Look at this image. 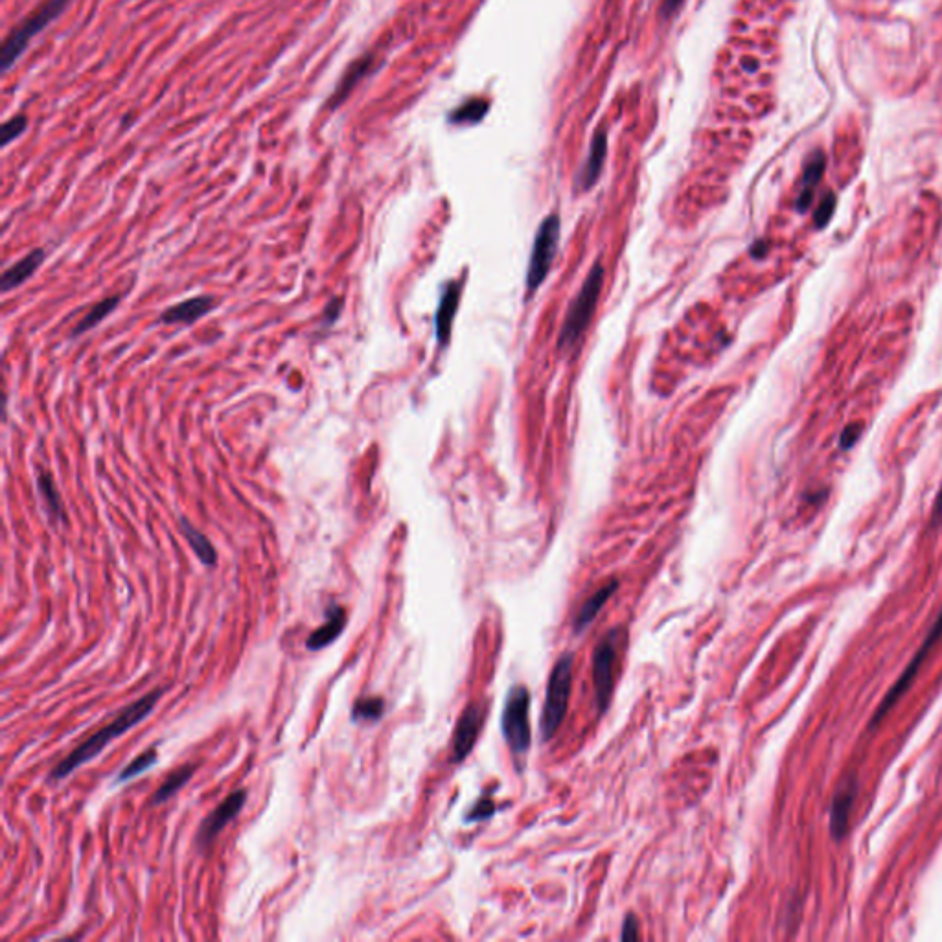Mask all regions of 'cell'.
<instances>
[{
  "mask_svg": "<svg viewBox=\"0 0 942 942\" xmlns=\"http://www.w3.org/2000/svg\"><path fill=\"white\" fill-rule=\"evenodd\" d=\"M370 67H372V58H363L359 59L356 65L346 72L343 83L337 87L335 96L332 98V107L341 105V102H343L346 96L350 94V91L356 87L357 83L367 76L368 72H370Z\"/></svg>",
  "mask_w": 942,
  "mask_h": 942,
  "instance_id": "obj_23",
  "label": "cell"
},
{
  "mask_svg": "<svg viewBox=\"0 0 942 942\" xmlns=\"http://www.w3.org/2000/svg\"><path fill=\"white\" fill-rule=\"evenodd\" d=\"M858 793V781L851 777L847 781L841 782L838 793L830 806V834L836 841L847 836L849 832V819H851V810L856 801Z\"/></svg>",
  "mask_w": 942,
  "mask_h": 942,
  "instance_id": "obj_11",
  "label": "cell"
},
{
  "mask_svg": "<svg viewBox=\"0 0 942 942\" xmlns=\"http://www.w3.org/2000/svg\"><path fill=\"white\" fill-rule=\"evenodd\" d=\"M37 492H39L43 503H45L48 516L52 517L54 521L65 523V521H67L65 505H63V501H61L58 486H56L52 475H50L48 471H39V475H37Z\"/></svg>",
  "mask_w": 942,
  "mask_h": 942,
  "instance_id": "obj_18",
  "label": "cell"
},
{
  "mask_svg": "<svg viewBox=\"0 0 942 942\" xmlns=\"http://www.w3.org/2000/svg\"><path fill=\"white\" fill-rule=\"evenodd\" d=\"M602 286H604V267L600 262H597L591 267L584 286L580 289V293L576 295V299L573 300L571 308L565 315L562 334H560V341H558L560 350L573 348L576 341L586 332L587 324L591 322L593 313L597 310Z\"/></svg>",
  "mask_w": 942,
  "mask_h": 942,
  "instance_id": "obj_2",
  "label": "cell"
},
{
  "mask_svg": "<svg viewBox=\"0 0 942 942\" xmlns=\"http://www.w3.org/2000/svg\"><path fill=\"white\" fill-rule=\"evenodd\" d=\"M942 525V484L939 494H937V499H935V505H933V512H931V527H941Z\"/></svg>",
  "mask_w": 942,
  "mask_h": 942,
  "instance_id": "obj_33",
  "label": "cell"
},
{
  "mask_svg": "<svg viewBox=\"0 0 942 942\" xmlns=\"http://www.w3.org/2000/svg\"><path fill=\"white\" fill-rule=\"evenodd\" d=\"M681 4H683V0H665V2H663V8H661V13H663L665 17H670V15L676 13V10H678Z\"/></svg>",
  "mask_w": 942,
  "mask_h": 942,
  "instance_id": "obj_34",
  "label": "cell"
},
{
  "mask_svg": "<svg viewBox=\"0 0 942 942\" xmlns=\"http://www.w3.org/2000/svg\"><path fill=\"white\" fill-rule=\"evenodd\" d=\"M45 249H34L24 256L23 260L15 262L12 267L4 271L0 278V288L4 293H10L13 289L23 286L24 282L34 276L35 271L45 262Z\"/></svg>",
  "mask_w": 942,
  "mask_h": 942,
  "instance_id": "obj_14",
  "label": "cell"
},
{
  "mask_svg": "<svg viewBox=\"0 0 942 942\" xmlns=\"http://www.w3.org/2000/svg\"><path fill=\"white\" fill-rule=\"evenodd\" d=\"M941 637L942 611L941 615L937 617V621L933 622L930 633H928V637L924 639V643H922V646H920L917 655L911 659V663H909L908 668L904 670V674L898 678L897 683L891 687V690L887 692V696H885L884 701L880 703V707L876 709L873 720H871V729H874V727H878V725L882 724V722H884L885 716H887V713H889V711L895 707V703H897V701L900 700V698H902L906 692H908L909 687H911V683H913V679L917 678V674H919V670L920 667H922V663H924V659L928 657V654L931 652V648L935 646V643H937Z\"/></svg>",
  "mask_w": 942,
  "mask_h": 942,
  "instance_id": "obj_8",
  "label": "cell"
},
{
  "mask_svg": "<svg viewBox=\"0 0 942 942\" xmlns=\"http://www.w3.org/2000/svg\"><path fill=\"white\" fill-rule=\"evenodd\" d=\"M617 586H619V582H617V580H611V582H608L606 586H602L600 589H597V593H593L591 597L587 598L586 604L582 606L580 613L576 615V632H582V630H586L587 626H589L591 622L595 621L598 611H600L602 606L606 604V600H608V598L611 597L613 593H615Z\"/></svg>",
  "mask_w": 942,
  "mask_h": 942,
  "instance_id": "obj_20",
  "label": "cell"
},
{
  "mask_svg": "<svg viewBox=\"0 0 942 942\" xmlns=\"http://www.w3.org/2000/svg\"><path fill=\"white\" fill-rule=\"evenodd\" d=\"M486 113H488V102L470 100V102L460 105L459 109H455L449 116V120L453 124H475V122H481Z\"/></svg>",
  "mask_w": 942,
  "mask_h": 942,
  "instance_id": "obj_25",
  "label": "cell"
},
{
  "mask_svg": "<svg viewBox=\"0 0 942 942\" xmlns=\"http://www.w3.org/2000/svg\"><path fill=\"white\" fill-rule=\"evenodd\" d=\"M343 306H345L343 299L332 300V302L326 306V310H324V322H326V324H334V322L339 319V313L343 310Z\"/></svg>",
  "mask_w": 942,
  "mask_h": 942,
  "instance_id": "obj_30",
  "label": "cell"
},
{
  "mask_svg": "<svg viewBox=\"0 0 942 942\" xmlns=\"http://www.w3.org/2000/svg\"><path fill=\"white\" fill-rule=\"evenodd\" d=\"M346 626V609L339 604H334L326 609V622L319 626L315 632L311 633L306 641V648L311 652H319L326 648L328 644L334 643L335 639L343 633Z\"/></svg>",
  "mask_w": 942,
  "mask_h": 942,
  "instance_id": "obj_13",
  "label": "cell"
},
{
  "mask_svg": "<svg viewBox=\"0 0 942 942\" xmlns=\"http://www.w3.org/2000/svg\"><path fill=\"white\" fill-rule=\"evenodd\" d=\"M26 127H28L26 116H15L12 120H8L2 127V146L6 148L15 138L21 137L26 131Z\"/></svg>",
  "mask_w": 942,
  "mask_h": 942,
  "instance_id": "obj_27",
  "label": "cell"
},
{
  "mask_svg": "<svg viewBox=\"0 0 942 942\" xmlns=\"http://www.w3.org/2000/svg\"><path fill=\"white\" fill-rule=\"evenodd\" d=\"M621 937L624 941H633V939L639 937V933H637V920H635L633 915H630L628 919L624 920V930H622Z\"/></svg>",
  "mask_w": 942,
  "mask_h": 942,
  "instance_id": "obj_32",
  "label": "cell"
},
{
  "mask_svg": "<svg viewBox=\"0 0 942 942\" xmlns=\"http://www.w3.org/2000/svg\"><path fill=\"white\" fill-rule=\"evenodd\" d=\"M460 293V284H451L448 286V289L444 291L442 295V300H440V306H438L437 319H435V330H437V341L438 345L444 346L449 341L451 337V326H453V319L457 315V310H459V300Z\"/></svg>",
  "mask_w": 942,
  "mask_h": 942,
  "instance_id": "obj_15",
  "label": "cell"
},
{
  "mask_svg": "<svg viewBox=\"0 0 942 942\" xmlns=\"http://www.w3.org/2000/svg\"><path fill=\"white\" fill-rule=\"evenodd\" d=\"M161 698L162 690L155 689L148 692L146 696H142L135 703L127 705L126 709L118 714L111 724L105 725L104 729H100L94 735L89 736L83 744H80L70 753L69 757L61 760L50 773V781H61V779L69 777L70 773L78 770L85 762L98 757L104 751V747L109 746L115 738L124 735L129 729H133L135 725L140 724L155 709L157 701Z\"/></svg>",
  "mask_w": 942,
  "mask_h": 942,
  "instance_id": "obj_1",
  "label": "cell"
},
{
  "mask_svg": "<svg viewBox=\"0 0 942 942\" xmlns=\"http://www.w3.org/2000/svg\"><path fill=\"white\" fill-rule=\"evenodd\" d=\"M70 0H45L21 26L13 30L12 35L4 41L0 52V65L2 72H8L17 59L21 58L30 41L41 34L46 26L54 23L61 13L67 10Z\"/></svg>",
  "mask_w": 942,
  "mask_h": 942,
  "instance_id": "obj_4",
  "label": "cell"
},
{
  "mask_svg": "<svg viewBox=\"0 0 942 942\" xmlns=\"http://www.w3.org/2000/svg\"><path fill=\"white\" fill-rule=\"evenodd\" d=\"M484 711L477 703H471L470 707L460 716L459 724L455 729V738H453V762H460L470 755L471 749L477 742V736L483 725Z\"/></svg>",
  "mask_w": 942,
  "mask_h": 942,
  "instance_id": "obj_10",
  "label": "cell"
},
{
  "mask_svg": "<svg viewBox=\"0 0 942 942\" xmlns=\"http://www.w3.org/2000/svg\"><path fill=\"white\" fill-rule=\"evenodd\" d=\"M157 759H159V755H157V751H155V749H148V751H144L142 755H138L137 759L127 764L126 768L122 770V773L118 775V781H131L133 777H137V775H140V773L150 770L151 766L157 762Z\"/></svg>",
  "mask_w": 942,
  "mask_h": 942,
  "instance_id": "obj_26",
  "label": "cell"
},
{
  "mask_svg": "<svg viewBox=\"0 0 942 942\" xmlns=\"http://www.w3.org/2000/svg\"><path fill=\"white\" fill-rule=\"evenodd\" d=\"M834 210H836V196H834V194H827V197L821 201V205H819L816 210L817 229L827 227L828 221L834 216Z\"/></svg>",
  "mask_w": 942,
  "mask_h": 942,
  "instance_id": "obj_28",
  "label": "cell"
},
{
  "mask_svg": "<svg viewBox=\"0 0 942 942\" xmlns=\"http://www.w3.org/2000/svg\"><path fill=\"white\" fill-rule=\"evenodd\" d=\"M214 306H216V299L207 297V295L186 299L179 302V304H175L172 308L162 311L161 322H164V324H194L203 315H207L208 311L214 310Z\"/></svg>",
  "mask_w": 942,
  "mask_h": 942,
  "instance_id": "obj_12",
  "label": "cell"
},
{
  "mask_svg": "<svg viewBox=\"0 0 942 942\" xmlns=\"http://www.w3.org/2000/svg\"><path fill=\"white\" fill-rule=\"evenodd\" d=\"M606 153H608V137L604 131H598L593 137L586 164L580 173L578 184L582 186V190H589L593 184L597 183L604 161H606Z\"/></svg>",
  "mask_w": 942,
  "mask_h": 942,
  "instance_id": "obj_17",
  "label": "cell"
},
{
  "mask_svg": "<svg viewBox=\"0 0 942 942\" xmlns=\"http://www.w3.org/2000/svg\"><path fill=\"white\" fill-rule=\"evenodd\" d=\"M825 166H827V161H825V155L821 151H816L806 164L805 173H803V179H801V188H799V196H797V210L799 212H806L808 207L812 205L817 184L821 183V177L825 173Z\"/></svg>",
  "mask_w": 942,
  "mask_h": 942,
  "instance_id": "obj_16",
  "label": "cell"
},
{
  "mask_svg": "<svg viewBox=\"0 0 942 942\" xmlns=\"http://www.w3.org/2000/svg\"><path fill=\"white\" fill-rule=\"evenodd\" d=\"M530 694L525 687H514L508 692L501 718L503 735L512 753L525 755L530 747Z\"/></svg>",
  "mask_w": 942,
  "mask_h": 942,
  "instance_id": "obj_6",
  "label": "cell"
},
{
  "mask_svg": "<svg viewBox=\"0 0 942 942\" xmlns=\"http://www.w3.org/2000/svg\"><path fill=\"white\" fill-rule=\"evenodd\" d=\"M179 525H181V532H183L184 538L190 543L192 551L196 552V556L201 560V563H205L208 567L216 565V562H218V552L214 549L212 541L208 540L207 536H205L201 530H197L196 527H194L188 519H184V517H181V523H179Z\"/></svg>",
  "mask_w": 942,
  "mask_h": 942,
  "instance_id": "obj_19",
  "label": "cell"
},
{
  "mask_svg": "<svg viewBox=\"0 0 942 942\" xmlns=\"http://www.w3.org/2000/svg\"><path fill=\"white\" fill-rule=\"evenodd\" d=\"M573 661H575L573 654H563L552 668L545 705L541 713L543 740H551L552 736L556 735L567 713L571 687H573Z\"/></svg>",
  "mask_w": 942,
  "mask_h": 942,
  "instance_id": "obj_3",
  "label": "cell"
},
{
  "mask_svg": "<svg viewBox=\"0 0 942 942\" xmlns=\"http://www.w3.org/2000/svg\"><path fill=\"white\" fill-rule=\"evenodd\" d=\"M860 433H862V426H852L847 427L841 435V448L849 449L851 446H854V442L860 438Z\"/></svg>",
  "mask_w": 942,
  "mask_h": 942,
  "instance_id": "obj_31",
  "label": "cell"
},
{
  "mask_svg": "<svg viewBox=\"0 0 942 942\" xmlns=\"http://www.w3.org/2000/svg\"><path fill=\"white\" fill-rule=\"evenodd\" d=\"M118 304H120V295L105 297V299L100 300L98 304H94L91 310H89V313H87V315L78 322V326L72 330V337H80V335L87 334L94 326H98L100 322L104 321L105 317H109V315L118 308Z\"/></svg>",
  "mask_w": 942,
  "mask_h": 942,
  "instance_id": "obj_21",
  "label": "cell"
},
{
  "mask_svg": "<svg viewBox=\"0 0 942 942\" xmlns=\"http://www.w3.org/2000/svg\"><path fill=\"white\" fill-rule=\"evenodd\" d=\"M245 801H247L245 790L230 793L229 797L201 823V827L197 830V845L201 849H207L208 845L218 838L219 832L240 814Z\"/></svg>",
  "mask_w": 942,
  "mask_h": 942,
  "instance_id": "obj_9",
  "label": "cell"
},
{
  "mask_svg": "<svg viewBox=\"0 0 942 942\" xmlns=\"http://www.w3.org/2000/svg\"><path fill=\"white\" fill-rule=\"evenodd\" d=\"M626 643V633L621 628L608 632V635L597 644L593 654V681H595V694H597L598 709L604 713L608 709L615 678L619 672L622 646Z\"/></svg>",
  "mask_w": 942,
  "mask_h": 942,
  "instance_id": "obj_5",
  "label": "cell"
},
{
  "mask_svg": "<svg viewBox=\"0 0 942 942\" xmlns=\"http://www.w3.org/2000/svg\"><path fill=\"white\" fill-rule=\"evenodd\" d=\"M194 771H196V766H192V764H186L183 768L173 771L172 775L164 781L161 788L153 793L150 806L161 805V803H166L168 799H172L173 795L179 792L184 784L192 779Z\"/></svg>",
  "mask_w": 942,
  "mask_h": 942,
  "instance_id": "obj_22",
  "label": "cell"
},
{
  "mask_svg": "<svg viewBox=\"0 0 942 942\" xmlns=\"http://www.w3.org/2000/svg\"><path fill=\"white\" fill-rule=\"evenodd\" d=\"M494 803L490 799H484L479 805L473 808L470 816H468V821H481V819H486V817L492 816L494 814Z\"/></svg>",
  "mask_w": 942,
  "mask_h": 942,
  "instance_id": "obj_29",
  "label": "cell"
},
{
  "mask_svg": "<svg viewBox=\"0 0 942 942\" xmlns=\"http://www.w3.org/2000/svg\"><path fill=\"white\" fill-rule=\"evenodd\" d=\"M558 242H560V218L556 214H551L541 223L536 240H534L532 254H530L529 275H527L529 295L540 288L543 280L549 275L554 256L558 251Z\"/></svg>",
  "mask_w": 942,
  "mask_h": 942,
  "instance_id": "obj_7",
  "label": "cell"
},
{
  "mask_svg": "<svg viewBox=\"0 0 942 942\" xmlns=\"http://www.w3.org/2000/svg\"><path fill=\"white\" fill-rule=\"evenodd\" d=\"M385 713V701L380 696L359 698L352 707V720L354 722H376Z\"/></svg>",
  "mask_w": 942,
  "mask_h": 942,
  "instance_id": "obj_24",
  "label": "cell"
}]
</instances>
